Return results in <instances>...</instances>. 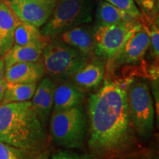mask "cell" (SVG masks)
Masks as SVG:
<instances>
[{"label": "cell", "mask_w": 159, "mask_h": 159, "mask_svg": "<svg viewBox=\"0 0 159 159\" xmlns=\"http://www.w3.org/2000/svg\"><path fill=\"white\" fill-rule=\"evenodd\" d=\"M85 99V91L69 81L55 83L52 111L80 106Z\"/></svg>", "instance_id": "14"}, {"label": "cell", "mask_w": 159, "mask_h": 159, "mask_svg": "<svg viewBox=\"0 0 159 159\" xmlns=\"http://www.w3.org/2000/svg\"><path fill=\"white\" fill-rule=\"evenodd\" d=\"M150 47V38L140 21L106 68H114L120 65L134 64L142 60Z\"/></svg>", "instance_id": "9"}, {"label": "cell", "mask_w": 159, "mask_h": 159, "mask_svg": "<svg viewBox=\"0 0 159 159\" xmlns=\"http://www.w3.org/2000/svg\"><path fill=\"white\" fill-rule=\"evenodd\" d=\"M106 63L105 60L94 56L84 66L71 75L68 81L84 91L97 88L104 79Z\"/></svg>", "instance_id": "10"}, {"label": "cell", "mask_w": 159, "mask_h": 159, "mask_svg": "<svg viewBox=\"0 0 159 159\" xmlns=\"http://www.w3.org/2000/svg\"><path fill=\"white\" fill-rule=\"evenodd\" d=\"M49 39L43 36L39 27L21 21L17 18L14 33V44L25 46L33 43H47Z\"/></svg>", "instance_id": "18"}, {"label": "cell", "mask_w": 159, "mask_h": 159, "mask_svg": "<svg viewBox=\"0 0 159 159\" xmlns=\"http://www.w3.org/2000/svg\"><path fill=\"white\" fill-rule=\"evenodd\" d=\"M143 11L147 13H150L153 11L156 6V0H136Z\"/></svg>", "instance_id": "24"}, {"label": "cell", "mask_w": 159, "mask_h": 159, "mask_svg": "<svg viewBox=\"0 0 159 159\" xmlns=\"http://www.w3.org/2000/svg\"><path fill=\"white\" fill-rule=\"evenodd\" d=\"M38 83H5L3 98L0 104L28 101L33 97Z\"/></svg>", "instance_id": "19"}, {"label": "cell", "mask_w": 159, "mask_h": 159, "mask_svg": "<svg viewBox=\"0 0 159 159\" xmlns=\"http://www.w3.org/2000/svg\"><path fill=\"white\" fill-rule=\"evenodd\" d=\"M5 80H0V102H2L3 98L4 92H5Z\"/></svg>", "instance_id": "26"}, {"label": "cell", "mask_w": 159, "mask_h": 159, "mask_svg": "<svg viewBox=\"0 0 159 159\" xmlns=\"http://www.w3.org/2000/svg\"><path fill=\"white\" fill-rule=\"evenodd\" d=\"M0 1H1V0H0Z\"/></svg>", "instance_id": "29"}, {"label": "cell", "mask_w": 159, "mask_h": 159, "mask_svg": "<svg viewBox=\"0 0 159 159\" xmlns=\"http://www.w3.org/2000/svg\"><path fill=\"white\" fill-rule=\"evenodd\" d=\"M49 156H50V151L48 148H47L46 150H43L42 152L35 155L33 157V159H49Z\"/></svg>", "instance_id": "25"}, {"label": "cell", "mask_w": 159, "mask_h": 159, "mask_svg": "<svg viewBox=\"0 0 159 159\" xmlns=\"http://www.w3.org/2000/svg\"><path fill=\"white\" fill-rule=\"evenodd\" d=\"M0 142L33 156L47 148L48 136L31 102L0 104Z\"/></svg>", "instance_id": "2"}, {"label": "cell", "mask_w": 159, "mask_h": 159, "mask_svg": "<svg viewBox=\"0 0 159 159\" xmlns=\"http://www.w3.org/2000/svg\"><path fill=\"white\" fill-rule=\"evenodd\" d=\"M17 17L5 1H0V57L14 45V33Z\"/></svg>", "instance_id": "15"}, {"label": "cell", "mask_w": 159, "mask_h": 159, "mask_svg": "<svg viewBox=\"0 0 159 159\" xmlns=\"http://www.w3.org/2000/svg\"><path fill=\"white\" fill-rule=\"evenodd\" d=\"M94 28L95 26L85 24L64 32L56 39L91 58L94 56Z\"/></svg>", "instance_id": "12"}, {"label": "cell", "mask_w": 159, "mask_h": 159, "mask_svg": "<svg viewBox=\"0 0 159 159\" xmlns=\"http://www.w3.org/2000/svg\"><path fill=\"white\" fill-rule=\"evenodd\" d=\"M51 159H98L92 154H78L68 150L55 152Z\"/></svg>", "instance_id": "23"}, {"label": "cell", "mask_w": 159, "mask_h": 159, "mask_svg": "<svg viewBox=\"0 0 159 159\" xmlns=\"http://www.w3.org/2000/svg\"><path fill=\"white\" fill-rule=\"evenodd\" d=\"M95 16L97 21V25H116L137 19L104 0L99 2Z\"/></svg>", "instance_id": "17"}, {"label": "cell", "mask_w": 159, "mask_h": 159, "mask_svg": "<svg viewBox=\"0 0 159 159\" xmlns=\"http://www.w3.org/2000/svg\"><path fill=\"white\" fill-rule=\"evenodd\" d=\"M47 43L42 42L13 47L3 57L5 69L17 63L38 62L41 60L43 49Z\"/></svg>", "instance_id": "16"}, {"label": "cell", "mask_w": 159, "mask_h": 159, "mask_svg": "<svg viewBox=\"0 0 159 159\" xmlns=\"http://www.w3.org/2000/svg\"><path fill=\"white\" fill-rule=\"evenodd\" d=\"M141 25L147 31L150 38V47L155 59L157 62L159 57V29H158V13L153 16L142 14L139 18Z\"/></svg>", "instance_id": "20"}, {"label": "cell", "mask_w": 159, "mask_h": 159, "mask_svg": "<svg viewBox=\"0 0 159 159\" xmlns=\"http://www.w3.org/2000/svg\"><path fill=\"white\" fill-rule=\"evenodd\" d=\"M114 7L125 12L130 16L139 19L142 16L134 0H104Z\"/></svg>", "instance_id": "22"}, {"label": "cell", "mask_w": 159, "mask_h": 159, "mask_svg": "<svg viewBox=\"0 0 159 159\" xmlns=\"http://www.w3.org/2000/svg\"><path fill=\"white\" fill-rule=\"evenodd\" d=\"M88 146L98 159H125L139 156L142 148L129 114L126 89L105 80L91 94L88 108Z\"/></svg>", "instance_id": "1"}, {"label": "cell", "mask_w": 159, "mask_h": 159, "mask_svg": "<svg viewBox=\"0 0 159 159\" xmlns=\"http://www.w3.org/2000/svg\"><path fill=\"white\" fill-rule=\"evenodd\" d=\"M93 0H58L41 33L48 39H56L64 32L92 21Z\"/></svg>", "instance_id": "5"}, {"label": "cell", "mask_w": 159, "mask_h": 159, "mask_svg": "<svg viewBox=\"0 0 159 159\" xmlns=\"http://www.w3.org/2000/svg\"><path fill=\"white\" fill-rule=\"evenodd\" d=\"M90 59L60 39H53L43 48L40 61L43 64L45 75L57 83L68 80Z\"/></svg>", "instance_id": "3"}, {"label": "cell", "mask_w": 159, "mask_h": 159, "mask_svg": "<svg viewBox=\"0 0 159 159\" xmlns=\"http://www.w3.org/2000/svg\"><path fill=\"white\" fill-rule=\"evenodd\" d=\"M29 152L0 142V159H33Z\"/></svg>", "instance_id": "21"}, {"label": "cell", "mask_w": 159, "mask_h": 159, "mask_svg": "<svg viewBox=\"0 0 159 159\" xmlns=\"http://www.w3.org/2000/svg\"><path fill=\"white\" fill-rule=\"evenodd\" d=\"M58 0H9L6 2L18 19L41 27L48 21Z\"/></svg>", "instance_id": "8"}, {"label": "cell", "mask_w": 159, "mask_h": 159, "mask_svg": "<svg viewBox=\"0 0 159 159\" xmlns=\"http://www.w3.org/2000/svg\"><path fill=\"white\" fill-rule=\"evenodd\" d=\"M5 75V65H4L3 59L0 57V80H4Z\"/></svg>", "instance_id": "27"}, {"label": "cell", "mask_w": 159, "mask_h": 159, "mask_svg": "<svg viewBox=\"0 0 159 159\" xmlns=\"http://www.w3.org/2000/svg\"><path fill=\"white\" fill-rule=\"evenodd\" d=\"M88 128V115L82 105L52 111L50 116L49 132L52 140L64 148L83 147Z\"/></svg>", "instance_id": "4"}, {"label": "cell", "mask_w": 159, "mask_h": 159, "mask_svg": "<svg viewBox=\"0 0 159 159\" xmlns=\"http://www.w3.org/2000/svg\"><path fill=\"white\" fill-rule=\"evenodd\" d=\"M139 24L137 19L116 25L95 26L94 56L105 60L106 63L110 62Z\"/></svg>", "instance_id": "7"}, {"label": "cell", "mask_w": 159, "mask_h": 159, "mask_svg": "<svg viewBox=\"0 0 159 159\" xmlns=\"http://www.w3.org/2000/svg\"><path fill=\"white\" fill-rule=\"evenodd\" d=\"M129 114L135 130L148 138L153 129L155 109L148 83L144 78L131 79L126 85Z\"/></svg>", "instance_id": "6"}, {"label": "cell", "mask_w": 159, "mask_h": 159, "mask_svg": "<svg viewBox=\"0 0 159 159\" xmlns=\"http://www.w3.org/2000/svg\"><path fill=\"white\" fill-rule=\"evenodd\" d=\"M3 1H5V2H7V1H9V0H3Z\"/></svg>", "instance_id": "28"}, {"label": "cell", "mask_w": 159, "mask_h": 159, "mask_svg": "<svg viewBox=\"0 0 159 159\" xmlns=\"http://www.w3.org/2000/svg\"><path fill=\"white\" fill-rule=\"evenodd\" d=\"M44 76L41 61L17 63L5 69L4 80L7 83H38Z\"/></svg>", "instance_id": "13"}, {"label": "cell", "mask_w": 159, "mask_h": 159, "mask_svg": "<svg viewBox=\"0 0 159 159\" xmlns=\"http://www.w3.org/2000/svg\"><path fill=\"white\" fill-rule=\"evenodd\" d=\"M55 83L48 77H43L37 85L34 94L32 98V105L41 121V125L46 129L53 107Z\"/></svg>", "instance_id": "11"}]
</instances>
